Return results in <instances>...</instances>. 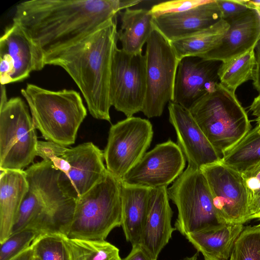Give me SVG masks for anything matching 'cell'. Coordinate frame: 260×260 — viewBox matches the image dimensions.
<instances>
[{"mask_svg":"<svg viewBox=\"0 0 260 260\" xmlns=\"http://www.w3.org/2000/svg\"><path fill=\"white\" fill-rule=\"evenodd\" d=\"M140 0H32L15 8L19 26L44 58L95 31Z\"/></svg>","mask_w":260,"mask_h":260,"instance_id":"cell-1","label":"cell"},{"mask_svg":"<svg viewBox=\"0 0 260 260\" xmlns=\"http://www.w3.org/2000/svg\"><path fill=\"white\" fill-rule=\"evenodd\" d=\"M117 16L44 60L45 66L62 68L81 91L91 115L109 122L112 106L109 95L111 68L118 41Z\"/></svg>","mask_w":260,"mask_h":260,"instance_id":"cell-2","label":"cell"},{"mask_svg":"<svg viewBox=\"0 0 260 260\" xmlns=\"http://www.w3.org/2000/svg\"><path fill=\"white\" fill-rule=\"evenodd\" d=\"M21 93L36 128L46 141L64 146L75 143L87 115L79 92L66 89L53 91L29 83Z\"/></svg>","mask_w":260,"mask_h":260,"instance_id":"cell-3","label":"cell"},{"mask_svg":"<svg viewBox=\"0 0 260 260\" xmlns=\"http://www.w3.org/2000/svg\"><path fill=\"white\" fill-rule=\"evenodd\" d=\"M189 111L221 159L251 129L248 115L235 93L220 83Z\"/></svg>","mask_w":260,"mask_h":260,"instance_id":"cell-4","label":"cell"},{"mask_svg":"<svg viewBox=\"0 0 260 260\" xmlns=\"http://www.w3.org/2000/svg\"><path fill=\"white\" fill-rule=\"evenodd\" d=\"M37 156L50 162L58 171L59 187L67 197L76 201L108 172L103 151L92 142L69 148L47 141H39Z\"/></svg>","mask_w":260,"mask_h":260,"instance_id":"cell-5","label":"cell"},{"mask_svg":"<svg viewBox=\"0 0 260 260\" xmlns=\"http://www.w3.org/2000/svg\"><path fill=\"white\" fill-rule=\"evenodd\" d=\"M121 181L108 172L93 187L76 200L67 237L105 240L121 225Z\"/></svg>","mask_w":260,"mask_h":260,"instance_id":"cell-6","label":"cell"},{"mask_svg":"<svg viewBox=\"0 0 260 260\" xmlns=\"http://www.w3.org/2000/svg\"><path fill=\"white\" fill-rule=\"evenodd\" d=\"M168 193L178 210L175 228L183 236L213 230L225 224L218 215L200 168L188 165L168 188Z\"/></svg>","mask_w":260,"mask_h":260,"instance_id":"cell-7","label":"cell"},{"mask_svg":"<svg viewBox=\"0 0 260 260\" xmlns=\"http://www.w3.org/2000/svg\"><path fill=\"white\" fill-rule=\"evenodd\" d=\"M28 107L13 97L0 105V170H21L33 162L39 141Z\"/></svg>","mask_w":260,"mask_h":260,"instance_id":"cell-8","label":"cell"},{"mask_svg":"<svg viewBox=\"0 0 260 260\" xmlns=\"http://www.w3.org/2000/svg\"><path fill=\"white\" fill-rule=\"evenodd\" d=\"M145 55L147 90L142 112L148 118L159 117L173 100L179 60L171 42L154 26Z\"/></svg>","mask_w":260,"mask_h":260,"instance_id":"cell-9","label":"cell"},{"mask_svg":"<svg viewBox=\"0 0 260 260\" xmlns=\"http://www.w3.org/2000/svg\"><path fill=\"white\" fill-rule=\"evenodd\" d=\"M153 135L151 122L140 117L132 116L112 125L103 151L107 171L121 181L145 154Z\"/></svg>","mask_w":260,"mask_h":260,"instance_id":"cell-10","label":"cell"},{"mask_svg":"<svg viewBox=\"0 0 260 260\" xmlns=\"http://www.w3.org/2000/svg\"><path fill=\"white\" fill-rule=\"evenodd\" d=\"M147 80L145 54H130L115 48L110 81L112 106L126 118L142 112L146 94Z\"/></svg>","mask_w":260,"mask_h":260,"instance_id":"cell-11","label":"cell"},{"mask_svg":"<svg viewBox=\"0 0 260 260\" xmlns=\"http://www.w3.org/2000/svg\"><path fill=\"white\" fill-rule=\"evenodd\" d=\"M212 195L213 204L224 224L247 222L248 195L241 173L221 160L200 168Z\"/></svg>","mask_w":260,"mask_h":260,"instance_id":"cell-12","label":"cell"},{"mask_svg":"<svg viewBox=\"0 0 260 260\" xmlns=\"http://www.w3.org/2000/svg\"><path fill=\"white\" fill-rule=\"evenodd\" d=\"M186 161L177 144L169 139L146 152L121 182L150 189L167 187L183 173Z\"/></svg>","mask_w":260,"mask_h":260,"instance_id":"cell-13","label":"cell"},{"mask_svg":"<svg viewBox=\"0 0 260 260\" xmlns=\"http://www.w3.org/2000/svg\"><path fill=\"white\" fill-rule=\"evenodd\" d=\"M1 85L22 81L45 66L44 59L18 25L12 23L0 39Z\"/></svg>","mask_w":260,"mask_h":260,"instance_id":"cell-14","label":"cell"},{"mask_svg":"<svg viewBox=\"0 0 260 260\" xmlns=\"http://www.w3.org/2000/svg\"><path fill=\"white\" fill-rule=\"evenodd\" d=\"M221 62L188 56L179 62L172 102L189 110L219 83L217 74Z\"/></svg>","mask_w":260,"mask_h":260,"instance_id":"cell-15","label":"cell"},{"mask_svg":"<svg viewBox=\"0 0 260 260\" xmlns=\"http://www.w3.org/2000/svg\"><path fill=\"white\" fill-rule=\"evenodd\" d=\"M28 186L42 198L54 219L58 234L67 236L76 201L67 197L57 182L58 171L48 161L32 164L24 170Z\"/></svg>","mask_w":260,"mask_h":260,"instance_id":"cell-16","label":"cell"},{"mask_svg":"<svg viewBox=\"0 0 260 260\" xmlns=\"http://www.w3.org/2000/svg\"><path fill=\"white\" fill-rule=\"evenodd\" d=\"M168 110L170 122L176 133L177 145L188 165L200 169L221 160L188 110L171 101Z\"/></svg>","mask_w":260,"mask_h":260,"instance_id":"cell-17","label":"cell"},{"mask_svg":"<svg viewBox=\"0 0 260 260\" xmlns=\"http://www.w3.org/2000/svg\"><path fill=\"white\" fill-rule=\"evenodd\" d=\"M224 20L229 24L225 35L214 48L199 57L225 62L254 49L260 40V14L256 10L248 8Z\"/></svg>","mask_w":260,"mask_h":260,"instance_id":"cell-18","label":"cell"},{"mask_svg":"<svg viewBox=\"0 0 260 260\" xmlns=\"http://www.w3.org/2000/svg\"><path fill=\"white\" fill-rule=\"evenodd\" d=\"M167 187L150 189L149 207L139 245L154 259L168 243L176 230L171 225L173 212Z\"/></svg>","mask_w":260,"mask_h":260,"instance_id":"cell-19","label":"cell"},{"mask_svg":"<svg viewBox=\"0 0 260 260\" xmlns=\"http://www.w3.org/2000/svg\"><path fill=\"white\" fill-rule=\"evenodd\" d=\"M222 19L216 0L188 10L153 17V23L168 40L173 41L206 29Z\"/></svg>","mask_w":260,"mask_h":260,"instance_id":"cell-20","label":"cell"},{"mask_svg":"<svg viewBox=\"0 0 260 260\" xmlns=\"http://www.w3.org/2000/svg\"><path fill=\"white\" fill-rule=\"evenodd\" d=\"M28 184L24 170H1L0 243L12 234L13 224Z\"/></svg>","mask_w":260,"mask_h":260,"instance_id":"cell-21","label":"cell"},{"mask_svg":"<svg viewBox=\"0 0 260 260\" xmlns=\"http://www.w3.org/2000/svg\"><path fill=\"white\" fill-rule=\"evenodd\" d=\"M150 189L121 185V225L132 247L139 245L147 217Z\"/></svg>","mask_w":260,"mask_h":260,"instance_id":"cell-22","label":"cell"},{"mask_svg":"<svg viewBox=\"0 0 260 260\" xmlns=\"http://www.w3.org/2000/svg\"><path fill=\"white\" fill-rule=\"evenodd\" d=\"M118 15L121 26L117 37L121 43V49L130 54L142 53L143 46L154 28L153 16L150 10L127 8L120 12Z\"/></svg>","mask_w":260,"mask_h":260,"instance_id":"cell-23","label":"cell"},{"mask_svg":"<svg viewBox=\"0 0 260 260\" xmlns=\"http://www.w3.org/2000/svg\"><path fill=\"white\" fill-rule=\"evenodd\" d=\"M244 227L243 224H225L213 230L188 235L185 238L204 258L229 260Z\"/></svg>","mask_w":260,"mask_h":260,"instance_id":"cell-24","label":"cell"},{"mask_svg":"<svg viewBox=\"0 0 260 260\" xmlns=\"http://www.w3.org/2000/svg\"><path fill=\"white\" fill-rule=\"evenodd\" d=\"M229 27L228 23L222 19L206 29L170 42L179 61L186 56H199L214 48Z\"/></svg>","mask_w":260,"mask_h":260,"instance_id":"cell-25","label":"cell"},{"mask_svg":"<svg viewBox=\"0 0 260 260\" xmlns=\"http://www.w3.org/2000/svg\"><path fill=\"white\" fill-rule=\"evenodd\" d=\"M260 160V127L251 128L235 146L226 151L221 161L241 173Z\"/></svg>","mask_w":260,"mask_h":260,"instance_id":"cell-26","label":"cell"},{"mask_svg":"<svg viewBox=\"0 0 260 260\" xmlns=\"http://www.w3.org/2000/svg\"><path fill=\"white\" fill-rule=\"evenodd\" d=\"M255 67L254 49L228 61L221 62L217 72L219 83L235 93L238 87L243 83L253 80Z\"/></svg>","mask_w":260,"mask_h":260,"instance_id":"cell-27","label":"cell"},{"mask_svg":"<svg viewBox=\"0 0 260 260\" xmlns=\"http://www.w3.org/2000/svg\"><path fill=\"white\" fill-rule=\"evenodd\" d=\"M64 240L70 260L122 259L119 249L105 240H82L66 236Z\"/></svg>","mask_w":260,"mask_h":260,"instance_id":"cell-28","label":"cell"},{"mask_svg":"<svg viewBox=\"0 0 260 260\" xmlns=\"http://www.w3.org/2000/svg\"><path fill=\"white\" fill-rule=\"evenodd\" d=\"M64 237L59 234L39 235L31 245L34 255L40 260H70Z\"/></svg>","mask_w":260,"mask_h":260,"instance_id":"cell-29","label":"cell"},{"mask_svg":"<svg viewBox=\"0 0 260 260\" xmlns=\"http://www.w3.org/2000/svg\"><path fill=\"white\" fill-rule=\"evenodd\" d=\"M229 260H260V224L244 227Z\"/></svg>","mask_w":260,"mask_h":260,"instance_id":"cell-30","label":"cell"},{"mask_svg":"<svg viewBox=\"0 0 260 260\" xmlns=\"http://www.w3.org/2000/svg\"><path fill=\"white\" fill-rule=\"evenodd\" d=\"M39 234L31 229L11 234L0 243V260H11L24 250L30 247Z\"/></svg>","mask_w":260,"mask_h":260,"instance_id":"cell-31","label":"cell"},{"mask_svg":"<svg viewBox=\"0 0 260 260\" xmlns=\"http://www.w3.org/2000/svg\"><path fill=\"white\" fill-rule=\"evenodd\" d=\"M208 0H179L164 2L153 6L150 9L153 17L185 11L203 4Z\"/></svg>","mask_w":260,"mask_h":260,"instance_id":"cell-32","label":"cell"},{"mask_svg":"<svg viewBox=\"0 0 260 260\" xmlns=\"http://www.w3.org/2000/svg\"><path fill=\"white\" fill-rule=\"evenodd\" d=\"M241 173L247 191L249 204L260 196V160Z\"/></svg>","mask_w":260,"mask_h":260,"instance_id":"cell-33","label":"cell"},{"mask_svg":"<svg viewBox=\"0 0 260 260\" xmlns=\"http://www.w3.org/2000/svg\"><path fill=\"white\" fill-rule=\"evenodd\" d=\"M216 1L220 9L223 20L238 15L248 9L239 0H216Z\"/></svg>","mask_w":260,"mask_h":260,"instance_id":"cell-34","label":"cell"},{"mask_svg":"<svg viewBox=\"0 0 260 260\" xmlns=\"http://www.w3.org/2000/svg\"><path fill=\"white\" fill-rule=\"evenodd\" d=\"M255 57V67L253 78V85L260 93V40L254 49Z\"/></svg>","mask_w":260,"mask_h":260,"instance_id":"cell-35","label":"cell"},{"mask_svg":"<svg viewBox=\"0 0 260 260\" xmlns=\"http://www.w3.org/2000/svg\"><path fill=\"white\" fill-rule=\"evenodd\" d=\"M121 260H154L139 245L132 247L130 253Z\"/></svg>","mask_w":260,"mask_h":260,"instance_id":"cell-36","label":"cell"},{"mask_svg":"<svg viewBox=\"0 0 260 260\" xmlns=\"http://www.w3.org/2000/svg\"><path fill=\"white\" fill-rule=\"evenodd\" d=\"M254 219L260 220V196L254 199L248 206L247 221Z\"/></svg>","mask_w":260,"mask_h":260,"instance_id":"cell-37","label":"cell"},{"mask_svg":"<svg viewBox=\"0 0 260 260\" xmlns=\"http://www.w3.org/2000/svg\"><path fill=\"white\" fill-rule=\"evenodd\" d=\"M249 110L255 117L256 125L260 127V93L254 99L249 107Z\"/></svg>","mask_w":260,"mask_h":260,"instance_id":"cell-38","label":"cell"},{"mask_svg":"<svg viewBox=\"0 0 260 260\" xmlns=\"http://www.w3.org/2000/svg\"><path fill=\"white\" fill-rule=\"evenodd\" d=\"M34 253L31 246L11 260H34Z\"/></svg>","mask_w":260,"mask_h":260,"instance_id":"cell-39","label":"cell"},{"mask_svg":"<svg viewBox=\"0 0 260 260\" xmlns=\"http://www.w3.org/2000/svg\"><path fill=\"white\" fill-rule=\"evenodd\" d=\"M240 2L248 8L255 9L260 14V1L239 0Z\"/></svg>","mask_w":260,"mask_h":260,"instance_id":"cell-40","label":"cell"},{"mask_svg":"<svg viewBox=\"0 0 260 260\" xmlns=\"http://www.w3.org/2000/svg\"><path fill=\"white\" fill-rule=\"evenodd\" d=\"M198 256V252L195 253L191 257H187L184 258L183 260H197Z\"/></svg>","mask_w":260,"mask_h":260,"instance_id":"cell-41","label":"cell"},{"mask_svg":"<svg viewBox=\"0 0 260 260\" xmlns=\"http://www.w3.org/2000/svg\"><path fill=\"white\" fill-rule=\"evenodd\" d=\"M35 256V255H34ZM34 260H40L38 257L35 256L34 257Z\"/></svg>","mask_w":260,"mask_h":260,"instance_id":"cell-42","label":"cell"},{"mask_svg":"<svg viewBox=\"0 0 260 260\" xmlns=\"http://www.w3.org/2000/svg\"><path fill=\"white\" fill-rule=\"evenodd\" d=\"M205 260H213V259H209V258H204Z\"/></svg>","mask_w":260,"mask_h":260,"instance_id":"cell-43","label":"cell"}]
</instances>
